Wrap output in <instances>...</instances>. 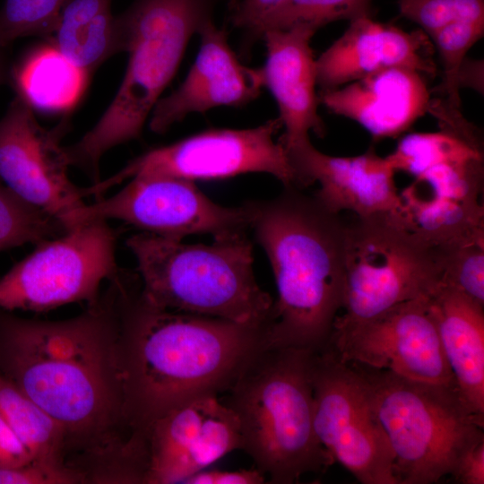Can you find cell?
<instances>
[{
  "label": "cell",
  "instance_id": "83f0119b",
  "mask_svg": "<svg viewBox=\"0 0 484 484\" xmlns=\"http://www.w3.org/2000/svg\"><path fill=\"white\" fill-rule=\"evenodd\" d=\"M372 0H284L261 23L255 35L269 29L298 24L319 28L340 20L370 16Z\"/></svg>",
  "mask_w": 484,
  "mask_h": 484
},
{
  "label": "cell",
  "instance_id": "6da1fadb",
  "mask_svg": "<svg viewBox=\"0 0 484 484\" xmlns=\"http://www.w3.org/2000/svg\"><path fill=\"white\" fill-rule=\"evenodd\" d=\"M119 275L68 319L0 310V375L63 428L65 464L86 483H143L145 471L124 413Z\"/></svg>",
  "mask_w": 484,
  "mask_h": 484
},
{
  "label": "cell",
  "instance_id": "d6986e66",
  "mask_svg": "<svg viewBox=\"0 0 484 484\" xmlns=\"http://www.w3.org/2000/svg\"><path fill=\"white\" fill-rule=\"evenodd\" d=\"M434 45L420 29L406 31L362 16L315 58L317 85L333 90L391 67H406L434 77Z\"/></svg>",
  "mask_w": 484,
  "mask_h": 484
},
{
  "label": "cell",
  "instance_id": "8d00e7d4",
  "mask_svg": "<svg viewBox=\"0 0 484 484\" xmlns=\"http://www.w3.org/2000/svg\"><path fill=\"white\" fill-rule=\"evenodd\" d=\"M455 88L459 92L463 88H471L482 94L483 61L467 57L458 71Z\"/></svg>",
  "mask_w": 484,
  "mask_h": 484
},
{
  "label": "cell",
  "instance_id": "e575fe53",
  "mask_svg": "<svg viewBox=\"0 0 484 484\" xmlns=\"http://www.w3.org/2000/svg\"><path fill=\"white\" fill-rule=\"evenodd\" d=\"M30 462L29 451L0 414V469L18 467Z\"/></svg>",
  "mask_w": 484,
  "mask_h": 484
},
{
  "label": "cell",
  "instance_id": "4fadbf2b",
  "mask_svg": "<svg viewBox=\"0 0 484 484\" xmlns=\"http://www.w3.org/2000/svg\"><path fill=\"white\" fill-rule=\"evenodd\" d=\"M67 128L66 118L45 128L34 109L17 95L0 118V181L56 220L65 231L77 227L76 215L86 204L82 188L70 178L71 166L61 145Z\"/></svg>",
  "mask_w": 484,
  "mask_h": 484
},
{
  "label": "cell",
  "instance_id": "44dd1931",
  "mask_svg": "<svg viewBox=\"0 0 484 484\" xmlns=\"http://www.w3.org/2000/svg\"><path fill=\"white\" fill-rule=\"evenodd\" d=\"M431 92L424 74L391 67L321 91L318 99L329 112L355 121L381 140L400 136L428 113Z\"/></svg>",
  "mask_w": 484,
  "mask_h": 484
},
{
  "label": "cell",
  "instance_id": "7a4b0ae2",
  "mask_svg": "<svg viewBox=\"0 0 484 484\" xmlns=\"http://www.w3.org/2000/svg\"><path fill=\"white\" fill-rule=\"evenodd\" d=\"M117 307L125 419L144 454L155 420L195 398L229 390L265 346L270 324L161 308L143 295L139 276L126 272Z\"/></svg>",
  "mask_w": 484,
  "mask_h": 484
},
{
  "label": "cell",
  "instance_id": "8fae6325",
  "mask_svg": "<svg viewBox=\"0 0 484 484\" xmlns=\"http://www.w3.org/2000/svg\"><path fill=\"white\" fill-rule=\"evenodd\" d=\"M314 427L333 459L362 484H397L393 454L365 379L329 350L312 363Z\"/></svg>",
  "mask_w": 484,
  "mask_h": 484
},
{
  "label": "cell",
  "instance_id": "4316f807",
  "mask_svg": "<svg viewBox=\"0 0 484 484\" xmlns=\"http://www.w3.org/2000/svg\"><path fill=\"white\" fill-rule=\"evenodd\" d=\"M65 232L56 220L22 200L0 181V252L38 245Z\"/></svg>",
  "mask_w": 484,
  "mask_h": 484
},
{
  "label": "cell",
  "instance_id": "8992f818",
  "mask_svg": "<svg viewBox=\"0 0 484 484\" xmlns=\"http://www.w3.org/2000/svg\"><path fill=\"white\" fill-rule=\"evenodd\" d=\"M210 245L141 232L129 237L143 295L168 310L230 320L271 323L272 297L253 272L246 232L213 238Z\"/></svg>",
  "mask_w": 484,
  "mask_h": 484
},
{
  "label": "cell",
  "instance_id": "f1b7e54d",
  "mask_svg": "<svg viewBox=\"0 0 484 484\" xmlns=\"http://www.w3.org/2000/svg\"><path fill=\"white\" fill-rule=\"evenodd\" d=\"M484 35V21H460L450 23L429 36L438 52L442 79L434 92L454 104L462 105L455 88L458 71L469 50Z\"/></svg>",
  "mask_w": 484,
  "mask_h": 484
},
{
  "label": "cell",
  "instance_id": "4dcf8cb0",
  "mask_svg": "<svg viewBox=\"0 0 484 484\" xmlns=\"http://www.w3.org/2000/svg\"><path fill=\"white\" fill-rule=\"evenodd\" d=\"M401 15L428 37L460 21H484V0H398Z\"/></svg>",
  "mask_w": 484,
  "mask_h": 484
},
{
  "label": "cell",
  "instance_id": "836d02e7",
  "mask_svg": "<svg viewBox=\"0 0 484 484\" xmlns=\"http://www.w3.org/2000/svg\"><path fill=\"white\" fill-rule=\"evenodd\" d=\"M284 0H243L232 17L234 26L256 34L264 20Z\"/></svg>",
  "mask_w": 484,
  "mask_h": 484
},
{
  "label": "cell",
  "instance_id": "484cf974",
  "mask_svg": "<svg viewBox=\"0 0 484 484\" xmlns=\"http://www.w3.org/2000/svg\"><path fill=\"white\" fill-rule=\"evenodd\" d=\"M432 247L442 285L484 306V234Z\"/></svg>",
  "mask_w": 484,
  "mask_h": 484
},
{
  "label": "cell",
  "instance_id": "d4e9b609",
  "mask_svg": "<svg viewBox=\"0 0 484 484\" xmlns=\"http://www.w3.org/2000/svg\"><path fill=\"white\" fill-rule=\"evenodd\" d=\"M0 414L25 445L32 462L52 467H67L65 462V437L63 428L1 375Z\"/></svg>",
  "mask_w": 484,
  "mask_h": 484
},
{
  "label": "cell",
  "instance_id": "277c9868",
  "mask_svg": "<svg viewBox=\"0 0 484 484\" xmlns=\"http://www.w3.org/2000/svg\"><path fill=\"white\" fill-rule=\"evenodd\" d=\"M314 353L264 346L220 399L238 418L241 450L272 484L297 483L334 462L314 427Z\"/></svg>",
  "mask_w": 484,
  "mask_h": 484
},
{
  "label": "cell",
  "instance_id": "cb8c5ba5",
  "mask_svg": "<svg viewBox=\"0 0 484 484\" xmlns=\"http://www.w3.org/2000/svg\"><path fill=\"white\" fill-rule=\"evenodd\" d=\"M112 0H69L48 40L90 75L122 53Z\"/></svg>",
  "mask_w": 484,
  "mask_h": 484
},
{
  "label": "cell",
  "instance_id": "d6a6232c",
  "mask_svg": "<svg viewBox=\"0 0 484 484\" xmlns=\"http://www.w3.org/2000/svg\"><path fill=\"white\" fill-rule=\"evenodd\" d=\"M265 475L257 468L237 471H201L189 478L186 484H261L265 482Z\"/></svg>",
  "mask_w": 484,
  "mask_h": 484
},
{
  "label": "cell",
  "instance_id": "ffe728a7",
  "mask_svg": "<svg viewBox=\"0 0 484 484\" xmlns=\"http://www.w3.org/2000/svg\"><path fill=\"white\" fill-rule=\"evenodd\" d=\"M316 29L298 24L286 29H269L262 33L266 47V61L261 67L264 86L273 96L279 119L284 127L280 137L286 150L310 140V132L325 134L324 123L318 114L315 58L311 39Z\"/></svg>",
  "mask_w": 484,
  "mask_h": 484
},
{
  "label": "cell",
  "instance_id": "3957f363",
  "mask_svg": "<svg viewBox=\"0 0 484 484\" xmlns=\"http://www.w3.org/2000/svg\"><path fill=\"white\" fill-rule=\"evenodd\" d=\"M245 205L277 288L265 347L322 351L343 306L346 222L295 187Z\"/></svg>",
  "mask_w": 484,
  "mask_h": 484
},
{
  "label": "cell",
  "instance_id": "f546056e",
  "mask_svg": "<svg viewBox=\"0 0 484 484\" xmlns=\"http://www.w3.org/2000/svg\"><path fill=\"white\" fill-rule=\"evenodd\" d=\"M69 0H4L0 8V40L5 46L23 37L50 39Z\"/></svg>",
  "mask_w": 484,
  "mask_h": 484
},
{
  "label": "cell",
  "instance_id": "ac0fdd59",
  "mask_svg": "<svg viewBox=\"0 0 484 484\" xmlns=\"http://www.w3.org/2000/svg\"><path fill=\"white\" fill-rule=\"evenodd\" d=\"M287 151L301 189L318 182L314 197L331 212L351 211L359 217L399 212L395 170L374 148L358 156L335 157L307 140Z\"/></svg>",
  "mask_w": 484,
  "mask_h": 484
},
{
  "label": "cell",
  "instance_id": "ba28073f",
  "mask_svg": "<svg viewBox=\"0 0 484 484\" xmlns=\"http://www.w3.org/2000/svg\"><path fill=\"white\" fill-rule=\"evenodd\" d=\"M344 267L345 312L333 327L367 321L405 301L429 298L442 284L433 247L398 212L356 216L346 223Z\"/></svg>",
  "mask_w": 484,
  "mask_h": 484
},
{
  "label": "cell",
  "instance_id": "30bf717a",
  "mask_svg": "<svg viewBox=\"0 0 484 484\" xmlns=\"http://www.w3.org/2000/svg\"><path fill=\"white\" fill-rule=\"evenodd\" d=\"M279 117L245 129L218 128L193 134L136 157L118 172L83 188L85 196L100 198L111 187L136 176L194 180L222 179L259 172L273 176L284 187L301 189L282 143Z\"/></svg>",
  "mask_w": 484,
  "mask_h": 484
},
{
  "label": "cell",
  "instance_id": "9a60e30c",
  "mask_svg": "<svg viewBox=\"0 0 484 484\" xmlns=\"http://www.w3.org/2000/svg\"><path fill=\"white\" fill-rule=\"evenodd\" d=\"M235 450H241L236 414L217 395L195 398L151 425L143 484L184 483Z\"/></svg>",
  "mask_w": 484,
  "mask_h": 484
},
{
  "label": "cell",
  "instance_id": "5b68a950",
  "mask_svg": "<svg viewBox=\"0 0 484 484\" xmlns=\"http://www.w3.org/2000/svg\"><path fill=\"white\" fill-rule=\"evenodd\" d=\"M208 18L204 0H135L116 16L126 70L113 100L79 141L65 146L70 166L100 181L99 161L117 145L138 139L175 76L189 40Z\"/></svg>",
  "mask_w": 484,
  "mask_h": 484
},
{
  "label": "cell",
  "instance_id": "d590c367",
  "mask_svg": "<svg viewBox=\"0 0 484 484\" xmlns=\"http://www.w3.org/2000/svg\"><path fill=\"white\" fill-rule=\"evenodd\" d=\"M453 476L462 484L484 483V439L472 445L462 456Z\"/></svg>",
  "mask_w": 484,
  "mask_h": 484
},
{
  "label": "cell",
  "instance_id": "1f68e13d",
  "mask_svg": "<svg viewBox=\"0 0 484 484\" xmlns=\"http://www.w3.org/2000/svg\"><path fill=\"white\" fill-rule=\"evenodd\" d=\"M83 476L68 467H52L30 462L27 464L0 469V484H81Z\"/></svg>",
  "mask_w": 484,
  "mask_h": 484
},
{
  "label": "cell",
  "instance_id": "74e56055",
  "mask_svg": "<svg viewBox=\"0 0 484 484\" xmlns=\"http://www.w3.org/2000/svg\"><path fill=\"white\" fill-rule=\"evenodd\" d=\"M9 48L0 40V86L10 81L13 62L10 59Z\"/></svg>",
  "mask_w": 484,
  "mask_h": 484
},
{
  "label": "cell",
  "instance_id": "7c38bea8",
  "mask_svg": "<svg viewBox=\"0 0 484 484\" xmlns=\"http://www.w3.org/2000/svg\"><path fill=\"white\" fill-rule=\"evenodd\" d=\"M93 220H118L143 232L181 240L196 234L217 238L249 229L245 203L222 206L194 181L160 176L134 177L113 195L86 203L76 215V225Z\"/></svg>",
  "mask_w": 484,
  "mask_h": 484
},
{
  "label": "cell",
  "instance_id": "2e32d148",
  "mask_svg": "<svg viewBox=\"0 0 484 484\" xmlns=\"http://www.w3.org/2000/svg\"><path fill=\"white\" fill-rule=\"evenodd\" d=\"M438 131L403 137L386 159L412 175L417 192L470 206H483V134L473 125H437Z\"/></svg>",
  "mask_w": 484,
  "mask_h": 484
},
{
  "label": "cell",
  "instance_id": "52a82bcc",
  "mask_svg": "<svg viewBox=\"0 0 484 484\" xmlns=\"http://www.w3.org/2000/svg\"><path fill=\"white\" fill-rule=\"evenodd\" d=\"M349 364L366 381L393 454L397 484L437 483L484 439V418L468 408L456 389Z\"/></svg>",
  "mask_w": 484,
  "mask_h": 484
},
{
  "label": "cell",
  "instance_id": "9c48e42d",
  "mask_svg": "<svg viewBox=\"0 0 484 484\" xmlns=\"http://www.w3.org/2000/svg\"><path fill=\"white\" fill-rule=\"evenodd\" d=\"M116 241L107 220H93L38 244L0 277V310L43 312L94 303L102 282L120 271Z\"/></svg>",
  "mask_w": 484,
  "mask_h": 484
},
{
  "label": "cell",
  "instance_id": "7402d4cb",
  "mask_svg": "<svg viewBox=\"0 0 484 484\" xmlns=\"http://www.w3.org/2000/svg\"><path fill=\"white\" fill-rule=\"evenodd\" d=\"M428 304L458 392L484 418V306L442 284Z\"/></svg>",
  "mask_w": 484,
  "mask_h": 484
},
{
  "label": "cell",
  "instance_id": "603a6c76",
  "mask_svg": "<svg viewBox=\"0 0 484 484\" xmlns=\"http://www.w3.org/2000/svg\"><path fill=\"white\" fill-rule=\"evenodd\" d=\"M90 74L48 42L13 63L10 81L17 96L33 109L65 112L83 96Z\"/></svg>",
  "mask_w": 484,
  "mask_h": 484
},
{
  "label": "cell",
  "instance_id": "5bb4252c",
  "mask_svg": "<svg viewBox=\"0 0 484 484\" xmlns=\"http://www.w3.org/2000/svg\"><path fill=\"white\" fill-rule=\"evenodd\" d=\"M428 299L405 301L367 321L333 327L324 349L344 363L458 391Z\"/></svg>",
  "mask_w": 484,
  "mask_h": 484
},
{
  "label": "cell",
  "instance_id": "e0dca14e",
  "mask_svg": "<svg viewBox=\"0 0 484 484\" xmlns=\"http://www.w3.org/2000/svg\"><path fill=\"white\" fill-rule=\"evenodd\" d=\"M200 48L186 78L169 95L161 97L149 117V127L164 134L189 114L219 107H242L264 88L261 68L243 65L226 33L208 17L201 25Z\"/></svg>",
  "mask_w": 484,
  "mask_h": 484
}]
</instances>
